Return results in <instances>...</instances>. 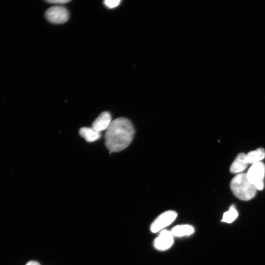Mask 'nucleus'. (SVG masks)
Returning <instances> with one entry per match:
<instances>
[{
    "label": "nucleus",
    "instance_id": "f257e3e1",
    "mask_svg": "<svg viewBox=\"0 0 265 265\" xmlns=\"http://www.w3.org/2000/svg\"><path fill=\"white\" fill-rule=\"evenodd\" d=\"M134 134V128L129 120L117 118L112 121L106 130V146L111 152L121 151L130 144Z\"/></svg>",
    "mask_w": 265,
    "mask_h": 265
},
{
    "label": "nucleus",
    "instance_id": "f03ea898",
    "mask_svg": "<svg viewBox=\"0 0 265 265\" xmlns=\"http://www.w3.org/2000/svg\"><path fill=\"white\" fill-rule=\"evenodd\" d=\"M230 187L237 198L244 201L252 199L257 191V189L249 181L245 173L236 175L231 181Z\"/></svg>",
    "mask_w": 265,
    "mask_h": 265
},
{
    "label": "nucleus",
    "instance_id": "7ed1b4c3",
    "mask_svg": "<svg viewBox=\"0 0 265 265\" xmlns=\"http://www.w3.org/2000/svg\"><path fill=\"white\" fill-rule=\"evenodd\" d=\"M246 174L248 179L257 190L263 189L265 176V165L264 163L259 162L252 164Z\"/></svg>",
    "mask_w": 265,
    "mask_h": 265
},
{
    "label": "nucleus",
    "instance_id": "20e7f679",
    "mask_svg": "<svg viewBox=\"0 0 265 265\" xmlns=\"http://www.w3.org/2000/svg\"><path fill=\"white\" fill-rule=\"evenodd\" d=\"M45 16L49 22L53 24H63L69 19L67 9L60 5L53 6L49 8L46 11Z\"/></svg>",
    "mask_w": 265,
    "mask_h": 265
},
{
    "label": "nucleus",
    "instance_id": "39448f33",
    "mask_svg": "<svg viewBox=\"0 0 265 265\" xmlns=\"http://www.w3.org/2000/svg\"><path fill=\"white\" fill-rule=\"evenodd\" d=\"M177 216L173 211H167L159 215L152 222L150 230L153 233H157L172 223Z\"/></svg>",
    "mask_w": 265,
    "mask_h": 265
},
{
    "label": "nucleus",
    "instance_id": "423d86ee",
    "mask_svg": "<svg viewBox=\"0 0 265 265\" xmlns=\"http://www.w3.org/2000/svg\"><path fill=\"white\" fill-rule=\"evenodd\" d=\"M174 242L173 236L171 232L163 230L161 231L158 237L154 240V247L159 251H165L169 249Z\"/></svg>",
    "mask_w": 265,
    "mask_h": 265
},
{
    "label": "nucleus",
    "instance_id": "0eeeda50",
    "mask_svg": "<svg viewBox=\"0 0 265 265\" xmlns=\"http://www.w3.org/2000/svg\"><path fill=\"white\" fill-rule=\"evenodd\" d=\"M111 117L107 111L101 113L92 124V128L98 132L106 130L111 124Z\"/></svg>",
    "mask_w": 265,
    "mask_h": 265
},
{
    "label": "nucleus",
    "instance_id": "6e6552de",
    "mask_svg": "<svg viewBox=\"0 0 265 265\" xmlns=\"http://www.w3.org/2000/svg\"><path fill=\"white\" fill-rule=\"evenodd\" d=\"M248 163L246 159V154H239L230 167V171L232 173H241L247 168Z\"/></svg>",
    "mask_w": 265,
    "mask_h": 265
},
{
    "label": "nucleus",
    "instance_id": "1a4fd4ad",
    "mask_svg": "<svg viewBox=\"0 0 265 265\" xmlns=\"http://www.w3.org/2000/svg\"><path fill=\"white\" fill-rule=\"evenodd\" d=\"M79 133L89 142L95 141L101 137V132H97L92 128L82 127L80 129Z\"/></svg>",
    "mask_w": 265,
    "mask_h": 265
},
{
    "label": "nucleus",
    "instance_id": "9d476101",
    "mask_svg": "<svg viewBox=\"0 0 265 265\" xmlns=\"http://www.w3.org/2000/svg\"><path fill=\"white\" fill-rule=\"evenodd\" d=\"M248 164H253L261 162L265 158V151L263 148H258L256 150L249 152L246 155Z\"/></svg>",
    "mask_w": 265,
    "mask_h": 265
},
{
    "label": "nucleus",
    "instance_id": "9b49d317",
    "mask_svg": "<svg viewBox=\"0 0 265 265\" xmlns=\"http://www.w3.org/2000/svg\"><path fill=\"white\" fill-rule=\"evenodd\" d=\"M194 230L192 226L189 225H177L171 231L172 235L175 237H183L191 235Z\"/></svg>",
    "mask_w": 265,
    "mask_h": 265
},
{
    "label": "nucleus",
    "instance_id": "f8f14e48",
    "mask_svg": "<svg viewBox=\"0 0 265 265\" xmlns=\"http://www.w3.org/2000/svg\"><path fill=\"white\" fill-rule=\"evenodd\" d=\"M238 212L236 209L234 205L230 206L229 210L225 212L223 215L222 221L228 223L233 222L238 217Z\"/></svg>",
    "mask_w": 265,
    "mask_h": 265
},
{
    "label": "nucleus",
    "instance_id": "ddd939ff",
    "mask_svg": "<svg viewBox=\"0 0 265 265\" xmlns=\"http://www.w3.org/2000/svg\"><path fill=\"white\" fill-rule=\"evenodd\" d=\"M121 2L120 0H106L104 4L109 8H113L118 6Z\"/></svg>",
    "mask_w": 265,
    "mask_h": 265
},
{
    "label": "nucleus",
    "instance_id": "4468645a",
    "mask_svg": "<svg viewBox=\"0 0 265 265\" xmlns=\"http://www.w3.org/2000/svg\"><path fill=\"white\" fill-rule=\"evenodd\" d=\"M69 0H47V2L53 4H64L70 2Z\"/></svg>",
    "mask_w": 265,
    "mask_h": 265
},
{
    "label": "nucleus",
    "instance_id": "2eb2a0df",
    "mask_svg": "<svg viewBox=\"0 0 265 265\" xmlns=\"http://www.w3.org/2000/svg\"><path fill=\"white\" fill-rule=\"evenodd\" d=\"M26 265H40V264L34 261H30L28 262Z\"/></svg>",
    "mask_w": 265,
    "mask_h": 265
}]
</instances>
